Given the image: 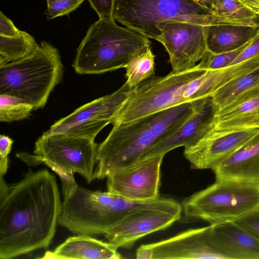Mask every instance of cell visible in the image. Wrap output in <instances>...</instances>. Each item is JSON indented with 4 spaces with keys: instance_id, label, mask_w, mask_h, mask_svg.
<instances>
[{
    "instance_id": "ba28073f",
    "label": "cell",
    "mask_w": 259,
    "mask_h": 259,
    "mask_svg": "<svg viewBox=\"0 0 259 259\" xmlns=\"http://www.w3.org/2000/svg\"><path fill=\"white\" fill-rule=\"evenodd\" d=\"M98 144L94 140L63 133L45 132L34 145V155L25 152L16 156L28 165L45 163L60 177L62 190L77 185L74 173L90 183L95 180Z\"/></svg>"
},
{
    "instance_id": "e575fe53",
    "label": "cell",
    "mask_w": 259,
    "mask_h": 259,
    "mask_svg": "<svg viewBox=\"0 0 259 259\" xmlns=\"http://www.w3.org/2000/svg\"><path fill=\"white\" fill-rule=\"evenodd\" d=\"M196 2L199 3V4L202 5L203 6L206 7V1L207 0H195Z\"/></svg>"
},
{
    "instance_id": "6da1fadb",
    "label": "cell",
    "mask_w": 259,
    "mask_h": 259,
    "mask_svg": "<svg viewBox=\"0 0 259 259\" xmlns=\"http://www.w3.org/2000/svg\"><path fill=\"white\" fill-rule=\"evenodd\" d=\"M62 202L55 176L30 169L0 198V258L11 259L51 244Z\"/></svg>"
},
{
    "instance_id": "7a4b0ae2",
    "label": "cell",
    "mask_w": 259,
    "mask_h": 259,
    "mask_svg": "<svg viewBox=\"0 0 259 259\" xmlns=\"http://www.w3.org/2000/svg\"><path fill=\"white\" fill-rule=\"evenodd\" d=\"M196 101L131 122L113 124L106 138L98 145L95 179L107 178L112 170L139 160L154 144L174 132L191 116Z\"/></svg>"
},
{
    "instance_id": "44dd1931",
    "label": "cell",
    "mask_w": 259,
    "mask_h": 259,
    "mask_svg": "<svg viewBox=\"0 0 259 259\" xmlns=\"http://www.w3.org/2000/svg\"><path fill=\"white\" fill-rule=\"evenodd\" d=\"M208 51L219 54L237 49L252 39L258 32L259 26L237 25H205Z\"/></svg>"
},
{
    "instance_id": "d590c367",
    "label": "cell",
    "mask_w": 259,
    "mask_h": 259,
    "mask_svg": "<svg viewBox=\"0 0 259 259\" xmlns=\"http://www.w3.org/2000/svg\"><path fill=\"white\" fill-rule=\"evenodd\" d=\"M54 1H55V0H47V2L48 3L52 2Z\"/></svg>"
},
{
    "instance_id": "2e32d148",
    "label": "cell",
    "mask_w": 259,
    "mask_h": 259,
    "mask_svg": "<svg viewBox=\"0 0 259 259\" xmlns=\"http://www.w3.org/2000/svg\"><path fill=\"white\" fill-rule=\"evenodd\" d=\"M258 132L259 128L218 132L214 129L195 144L185 148L184 155L194 169L212 170Z\"/></svg>"
},
{
    "instance_id": "d6986e66",
    "label": "cell",
    "mask_w": 259,
    "mask_h": 259,
    "mask_svg": "<svg viewBox=\"0 0 259 259\" xmlns=\"http://www.w3.org/2000/svg\"><path fill=\"white\" fill-rule=\"evenodd\" d=\"M118 248L109 242L98 240L87 235L68 238L53 251L42 258L56 259H119L122 257Z\"/></svg>"
},
{
    "instance_id": "277c9868",
    "label": "cell",
    "mask_w": 259,
    "mask_h": 259,
    "mask_svg": "<svg viewBox=\"0 0 259 259\" xmlns=\"http://www.w3.org/2000/svg\"><path fill=\"white\" fill-rule=\"evenodd\" d=\"M149 38L114 19L99 18L89 28L77 48L72 66L80 74H98L125 68Z\"/></svg>"
},
{
    "instance_id": "8992f818",
    "label": "cell",
    "mask_w": 259,
    "mask_h": 259,
    "mask_svg": "<svg viewBox=\"0 0 259 259\" xmlns=\"http://www.w3.org/2000/svg\"><path fill=\"white\" fill-rule=\"evenodd\" d=\"M63 72L58 50L42 41L30 55L0 66V94L14 96L34 110L42 108Z\"/></svg>"
},
{
    "instance_id": "8fae6325",
    "label": "cell",
    "mask_w": 259,
    "mask_h": 259,
    "mask_svg": "<svg viewBox=\"0 0 259 259\" xmlns=\"http://www.w3.org/2000/svg\"><path fill=\"white\" fill-rule=\"evenodd\" d=\"M136 257L139 259H230L219 242L212 224L142 245L137 249Z\"/></svg>"
},
{
    "instance_id": "f546056e",
    "label": "cell",
    "mask_w": 259,
    "mask_h": 259,
    "mask_svg": "<svg viewBox=\"0 0 259 259\" xmlns=\"http://www.w3.org/2000/svg\"><path fill=\"white\" fill-rule=\"evenodd\" d=\"M259 57V32L232 63L233 65ZM230 65V66H231Z\"/></svg>"
},
{
    "instance_id": "4fadbf2b",
    "label": "cell",
    "mask_w": 259,
    "mask_h": 259,
    "mask_svg": "<svg viewBox=\"0 0 259 259\" xmlns=\"http://www.w3.org/2000/svg\"><path fill=\"white\" fill-rule=\"evenodd\" d=\"M164 156L157 155L141 159L112 170L107 177L108 191L136 201L159 198L160 168Z\"/></svg>"
},
{
    "instance_id": "836d02e7",
    "label": "cell",
    "mask_w": 259,
    "mask_h": 259,
    "mask_svg": "<svg viewBox=\"0 0 259 259\" xmlns=\"http://www.w3.org/2000/svg\"><path fill=\"white\" fill-rule=\"evenodd\" d=\"M247 7L259 12L258 0H238Z\"/></svg>"
},
{
    "instance_id": "7c38bea8",
    "label": "cell",
    "mask_w": 259,
    "mask_h": 259,
    "mask_svg": "<svg viewBox=\"0 0 259 259\" xmlns=\"http://www.w3.org/2000/svg\"><path fill=\"white\" fill-rule=\"evenodd\" d=\"M132 89L125 82L112 94L84 104L58 120L46 132L95 140L103 128L113 123Z\"/></svg>"
},
{
    "instance_id": "4316f807",
    "label": "cell",
    "mask_w": 259,
    "mask_h": 259,
    "mask_svg": "<svg viewBox=\"0 0 259 259\" xmlns=\"http://www.w3.org/2000/svg\"><path fill=\"white\" fill-rule=\"evenodd\" d=\"M251 40L240 48L229 52L214 54L208 51L197 66L200 69L206 70L220 69L230 66Z\"/></svg>"
},
{
    "instance_id": "52a82bcc",
    "label": "cell",
    "mask_w": 259,
    "mask_h": 259,
    "mask_svg": "<svg viewBox=\"0 0 259 259\" xmlns=\"http://www.w3.org/2000/svg\"><path fill=\"white\" fill-rule=\"evenodd\" d=\"M58 224L77 235H105L131 210L148 201L130 200L77 186L63 195Z\"/></svg>"
},
{
    "instance_id": "ffe728a7",
    "label": "cell",
    "mask_w": 259,
    "mask_h": 259,
    "mask_svg": "<svg viewBox=\"0 0 259 259\" xmlns=\"http://www.w3.org/2000/svg\"><path fill=\"white\" fill-rule=\"evenodd\" d=\"M230 259H259V238L235 221L212 224Z\"/></svg>"
},
{
    "instance_id": "1f68e13d",
    "label": "cell",
    "mask_w": 259,
    "mask_h": 259,
    "mask_svg": "<svg viewBox=\"0 0 259 259\" xmlns=\"http://www.w3.org/2000/svg\"><path fill=\"white\" fill-rule=\"evenodd\" d=\"M235 222L259 238V211L242 217Z\"/></svg>"
},
{
    "instance_id": "9a60e30c",
    "label": "cell",
    "mask_w": 259,
    "mask_h": 259,
    "mask_svg": "<svg viewBox=\"0 0 259 259\" xmlns=\"http://www.w3.org/2000/svg\"><path fill=\"white\" fill-rule=\"evenodd\" d=\"M218 111L211 97L196 101L191 116L174 132L154 144L139 160L165 155L178 147L186 148L195 144L214 128Z\"/></svg>"
},
{
    "instance_id": "ac0fdd59",
    "label": "cell",
    "mask_w": 259,
    "mask_h": 259,
    "mask_svg": "<svg viewBox=\"0 0 259 259\" xmlns=\"http://www.w3.org/2000/svg\"><path fill=\"white\" fill-rule=\"evenodd\" d=\"M212 170L215 180L259 183V132Z\"/></svg>"
},
{
    "instance_id": "4dcf8cb0",
    "label": "cell",
    "mask_w": 259,
    "mask_h": 259,
    "mask_svg": "<svg viewBox=\"0 0 259 259\" xmlns=\"http://www.w3.org/2000/svg\"><path fill=\"white\" fill-rule=\"evenodd\" d=\"M99 18L112 19L114 0H88Z\"/></svg>"
},
{
    "instance_id": "9c48e42d",
    "label": "cell",
    "mask_w": 259,
    "mask_h": 259,
    "mask_svg": "<svg viewBox=\"0 0 259 259\" xmlns=\"http://www.w3.org/2000/svg\"><path fill=\"white\" fill-rule=\"evenodd\" d=\"M182 209L187 217L210 224L235 221L259 211V183L215 180L212 185L186 198Z\"/></svg>"
},
{
    "instance_id": "5bb4252c",
    "label": "cell",
    "mask_w": 259,
    "mask_h": 259,
    "mask_svg": "<svg viewBox=\"0 0 259 259\" xmlns=\"http://www.w3.org/2000/svg\"><path fill=\"white\" fill-rule=\"evenodd\" d=\"M205 26L185 22H168L158 28V40L169 57L172 70L180 72L195 67L208 51Z\"/></svg>"
},
{
    "instance_id": "f1b7e54d",
    "label": "cell",
    "mask_w": 259,
    "mask_h": 259,
    "mask_svg": "<svg viewBox=\"0 0 259 259\" xmlns=\"http://www.w3.org/2000/svg\"><path fill=\"white\" fill-rule=\"evenodd\" d=\"M14 141L9 137L0 136V177H4L8 168V155Z\"/></svg>"
},
{
    "instance_id": "484cf974",
    "label": "cell",
    "mask_w": 259,
    "mask_h": 259,
    "mask_svg": "<svg viewBox=\"0 0 259 259\" xmlns=\"http://www.w3.org/2000/svg\"><path fill=\"white\" fill-rule=\"evenodd\" d=\"M34 110L32 105L12 95L0 94V121L10 122L28 118Z\"/></svg>"
},
{
    "instance_id": "cb8c5ba5",
    "label": "cell",
    "mask_w": 259,
    "mask_h": 259,
    "mask_svg": "<svg viewBox=\"0 0 259 259\" xmlns=\"http://www.w3.org/2000/svg\"><path fill=\"white\" fill-rule=\"evenodd\" d=\"M155 56L151 47L144 48L130 61L126 70V82L133 89L155 74Z\"/></svg>"
},
{
    "instance_id": "7402d4cb",
    "label": "cell",
    "mask_w": 259,
    "mask_h": 259,
    "mask_svg": "<svg viewBox=\"0 0 259 259\" xmlns=\"http://www.w3.org/2000/svg\"><path fill=\"white\" fill-rule=\"evenodd\" d=\"M258 86L259 67L229 81L218 90L211 98L220 110L238 96Z\"/></svg>"
},
{
    "instance_id": "30bf717a",
    "label": "cell",
    "mask_w": 259,
    "mask_h": 259,
    "mask_svg": "<svg viewBox=\"0 0 259 259\" xmlns=\"http://www.w3.org/2000/svg\"><path fill=\"white\" fill-rule=\"evenodd\" d=\"M182 206L177 201L159 198L129 211L105 235L118 248H130L152 233L166 229L179 220Z\"/></svg>"
},
{
    "instance_id": "d4e9b609",
    "label": "cell",
    "mask_w": 259,
    "mask_h": 259,
    "mask_svg": "<svg viewBox=\"0 0 259 259\" xmlns=\"http://www.w3.org/2000/svg\"><path fill=\"white\" fill-rule=\"evenodd\" d=\"M206 7L217 17L237 21L259 20V12L238 0H207Z\"/></svg>"
},
{
    "instance_id": "d6a6232c",
    "label": "cell",
    "mask_w": 259,
    "mask_h": 259,
    "mask_svg": "<svg viewBox=\"0 0 259 259\" xmlns=\"http://www.w3.org/2000/svg\"><path fill=\"white\" fill-rule=\"evenodd\" d=\"M13 21L2 12H0V35L12 37L18 35L20 32Z\"/></svg>"
},
{
    "instance_id": "3957f363",
    "label": "cell",
    "mask_w": 259,
    "mask_h": 259,
    "mask_svg": "<svg viewBox=\"0 0 259 259\" xmlns=\"http://www.w3.org/2000/svg\"><path fill=\"white\" fill-rule=\"evenodd\" d=\"M221 87L217 70H202L197 65L162 77L153 76L132 89L112 124L211 97Z\"/></svg>"
},
{
    "instance_id": "5b68a950",
    "label": "cell",
    "mask_w": 259,
    "mask_h": 259,
    "mask_svg": "<svg viewBox=\"0 0 259 259\" xmlns=\"http://www.w3.org/2000/svg\"><path fill=\"white\" fill-rule=\"evenodd\" d=\"M112 17L125 27L157 41L161 35L158 27L168 22L245 25L243 21L212 15L195 0H114Z\"/></svg>"
},
{
    "instance_id": "83f0119b",
    "label": "cell",
    "mask_w": 259,
    "mask_h": 259,
    "mask_svg": "<svg viewBox=\"0 0 259 259\" xmlns=\"http://www.w3.org/2000/svg\"><path fill=\"white\" fill-rule=\"evenodd\" d=\"M84 0H55L47 3V19L67 15L76 10Z\"/></svg>"
},
{
    "instance_id": "603a6c76",
    "label": "cell",
    "mask_w": 259,
    "mask_h": 259,
    "mask_svg": "<svg viewBox=\"0 0 259 259\" xmlns=\"http://www.w3.org/2000/svg\"><path fill=\"white\" fill-rule=\"evenodd\" d=\"M38 46L34 38L24 31L12 37L0 35V66L27 57Z\"/></svg>"
},
{
    "instance_id": "e0dca14e",
    "label": "cell",
    "mask_w": 259,
    "mask_h": 259,
    "mask_svg": "<svg viewBox=\"0 0 259 259\" xmlns=\"http://www.w3.org/2000/svg\"><path fill=\"white\" fill-rule=\"evenodd\" d=\"M250 128H259V86L219 110L214 130L229 132Z\"/></svg>"
}]
</instances>
